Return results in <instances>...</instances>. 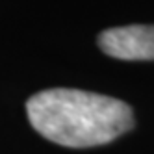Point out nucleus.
Listing matches in <instances>:
<instances>
[{"mask_svg":"<svg viewBox=\"0 0 154 154\" xmlns=\"http://www.w3.org/2000/svg\"><path fill=\"white\" fill-rule=\"evenodd\" d=\"M26 113L37 134L71 149L106 145L134 126V113L126 102L67 87L30 97Z\"/></svg>","mask_w":154,"mask_h":154,"instance_id":"obj_1","label":"nucleus"},{"mask_svg":"<svg viewBox=\"0 0 154 154\" xmlns=\"http://www.w3.org/2000/svg\"><path fill=\"white\" fill-rule=\"evenodd\" d=\"M104 54L126 61H154V24H130L104 30L98 35Z\"/></svg>","mask_w":154,"mask_h":154,"instance_id":"obj_2","label":"nucleus"}]
</instances>
